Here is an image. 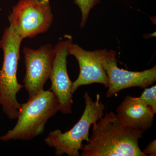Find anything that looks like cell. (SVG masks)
Returning a JSON list of instances; mask_svg holds the SVG:
<instances>
[{"label":"cell","mask_w":156,"mask_h":156,"mask_svg":"<svg viewBox=\"0 0 156 156\" xmlns=\"http://www.w3.org/2000/svg\"><path fill=\"white\" fill-rule=\"evenodd\" d=\"M92 135L82 146V156H146L139 140L144 132L130 129L121 123L113 112L93 124Z\"/></svg>","instance_id":"obj_1"},{"label":"cell","mask_w":156,"mask_h":156,"mask_svg":"<svg viewBox=\"0 0 156 156\" xmlns=\"http://www.w3.org/2000/svg\"><path fill=\"white\" fill-rule=\"evenodd\" d=\"M59 111L58 99L50 89L20 104L17 122L14 128L0 136V140H30L45 131L48 120Z\"/></svg>","instance_id":"obj_2"},{"label":"cell","mask_w":156,"mask_h":156,"mask_svg":"<svg viewBox=\"0 0 156 156\" xmlns=\"http://www.w3.org/2000/svg\"><path fill=\"white\" fill-rule=\"evenodd\" d=\"M23 39L6 28L0 40L3 61L0 70V104L3 112L11 120L17 119L20 104L17 99L20 90L24 87L18 83L17 70L20 46Z\"/></svg>","instance_id":"obj_3"},{"label":"cell","mask_w":156,"mask_h":156,"mask_svg":"<svg viewBox=\"0 0 156 156\" xmlns=\"http://www.w3.org/2000/svg\"><path fill=\"white\" fill-rule=\"evenodd\" d=\"M85 108L83 113L75 125L69 131L62 133L61 130L56 129L51 131L44 141L49 147L55 149L57 156L66 154L69 156H79L83 142L89 140V131L94 123L104 115L105 107L100 101V96L98 94L96 100L93 101L89 93L84 95Z\"/></svg>","instance_id":"obj_4"},{"label":"cell","mask_w":156,"mask_h":156,"mask_svg":"<svg viewBox=\"0 0 156 156\" xmlns=\"http://www.w3.org/2000/svg\"><path fill=\"white\" fill-rule=\"evenodd\" d=\"M8 19V30L23 39L45 33L53 22L50 1L19 0L12 7Z\"/></svg>","instance_id":"obj_5"},{"label":"cell","mask_w":156,"mask_h":156,"mask_svg":"<svg viewBox=\"0 0 156 156\" xmlns=\"http://www.w3.org/2000/svg\"><path fill=\"white\" fill-rule=\"evenodd\" d=\"M108 80L107 98L116 95L120 91L131 87L144 89L156 81V66L140 72L121 69L117 64V53L114 50H96Z\"/></svg>","instance_id":"obj_6"},{"label":"cell","mask_w":156,"mask_h":156,"mask_svg":"<svg viewBox=\"0 0 156 156\" xmlns=\"http://www.w3.org/2000/svg\"><path fill=\"white\" fill-rule=\"evenodd\" d=\"M23 53L26 68L23 86L28 93V100L44 90L45 84L50 79L55 50L52 44H48L37 50L24 47Z\"/></svg>","instance_id":"obj_7"},{"label":"cell","mask_w":156,"mask_h":156,"mask_svg":"<svg viewBox=\"0 0 156 156\" xmlns=\"http://www.w3.org/2000/svg\"><path fill=\"white\" fill-rule=\"evenodd\" d=\"M66 39L59 41L54 47L55 56L50 77V90L58 99L59 111L70 114L72 112L73 83L68 74L67 58L69 45L73 41L71 36H66Z\"/></svg>","instance_id":"obj_8"},{"label":"cell","mask_w":156,"mask_h":156,"mask_svg":"<svg viewBox=\"0 0 156 156\" xmlns=\"http://www.w3.org/2000/svg\"><path fill=\"white\" fill-rule=\"evenodd\" d=\"M69 54L76 57L80 69L77 79L73 83V94L81 86L95 83L108 87V79L96 50L87 51L73 42L69 46Z\"/></svg>","instance_id":"obj_9"},{"label":"cell","mask_w":156,"mask_h":156,"mask_svg":"<svg viewBox=\"0 0 156 156\" xmlns=\"http://www.w3.org/2000/svg\"><path fill=\"white\" fill-rule=\"evenodd\" d=\"M116 112L121 123L130 129L144 132L153 124L154 113L139 97L127 95Z\"/></svg>","instance_id":"obj_10"},{"label":"cell","mask_w":156,"mask_h":156,"mask_svg":"<svg viewBox=\"0 0 156 156\" xmlns=\"http://www.w3.org/2000/svg\"><path fill=\"white\" fill-rule=\"evenodd\" d=\"M100 2V0H75V4L80 9L82 13L81 28H83L86 25L90 11Z\"/></svg>","instance_id":"obj_11"},{"label":"cell","mask_w":156,"mask_h":156,"mask_svg":"<svg viewBox=\"0 0 156 156\" xmlns=\"http://www.w3.org/2000/svg\"><path fill=\"white\" fill-rule=\"evenodd\" d=\"M143 102L149 106L153 111L156 113V86L150 88H146L139 97Z\"/></svg>","instance_id":"obj_12"},{"label":"cell","mask_w":156,"mask_h":156,"mask_svg":"<svg viewBox=\"0 0 156 156\" xmlns=\"http://www.w3.org/2000/svg\"><path fill=\"white\" fill-rule=\"evenodd\" d=\"M146 156H154L156 155V140H154L149 144L145 149L142 151Z\"/></svg>","instance_id":"obj_13"}]
</instances>
